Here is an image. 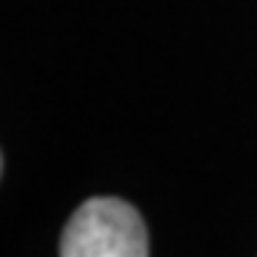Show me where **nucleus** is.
I'll list each match as a JSON object with an SVG mask.
<instances>
[{
  "label": "nucleus",
  "mask_w": 257,
  "mask_h": 257,
  "mask_svg": "<svg viewBox=\"0 0 257 257\" xmlns=\"http://www.w3.org/2000/svg\"><path fill=\"white\" fill-rule=\"evenodd\" d=\"M60 257H149V229L132 203L92 197L66 223Z\"/></svg>",
  "instance_id": "f257e3e1"
}]
</instances>
